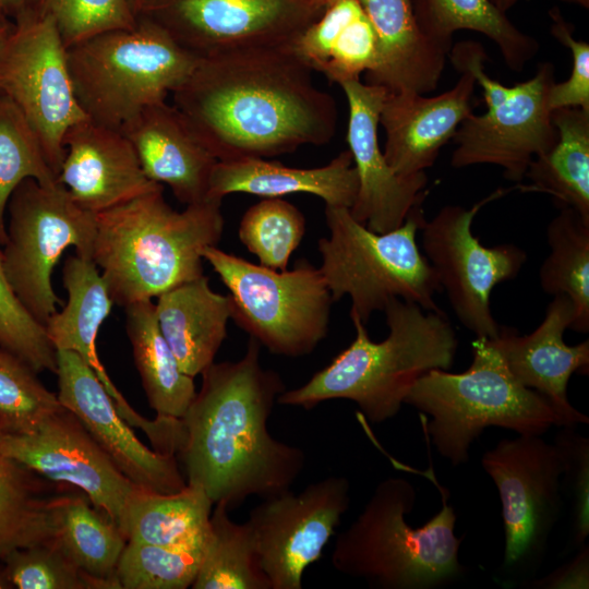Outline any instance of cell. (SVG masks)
I'll return each instance as SVG.
<instances>
[{
    "mask_svg": "<svg viewBox=\"0 0 589 589\" xmlns=\"http://www.w3.org/2000/svg\"><path fill=\"white\" fill-rule=\"evenodd\" d=\"M312 72L291 45L217 52L200 57L173 106L218 161L266 159L333 139L337 106Z\"/></svg>",
    "mask_w": 589,
    "mask_h": 589,
    "instance_id": "obj_1",
    "label": "cell"
},
{
    "mask_svg": "<svg viewBox=\"0 0 589 589\" xmlns=\"http://www.w3.org/2000/svg\"><path fill=\"white\" fill-rule=\"evenodd\" d=\"M181 418L179 455L187 484L229 509L251 495L263 498L290 489L305 465L297 446L273 437L267 422L286 389L280 375L261 363L250 337L238 361L213 362Z\"/></svg>",
    "mask_w": 589,
    "mask_h": 589,
    "instance_id": "obj_2",
    "label": "cell"
},
{
    "mask_svg": "<svg viewBox=\"0 0 589 589\" xmlns=\"http://www.w3.org/2000/svg\"><path fill=\"white\" fill-rule=\"evenodd\" d=\"M388 335L373 341L365 324L350 315L352 342L298 388L284 390L277 402L306 410L332 399L356 402L369 421L394 418L416 381L433 369L449 370L458 339L440 311L393 298L385 305Z\"/></svg>",
    "mask_w": 589,
    "mask_h": 589,
    "instance_id": "obj_3",
    "label": "cell"
},
{
    "mask_svg": "<svg viewBox=\"0 0 589 589\" xmlns=\"http://www.w3.org/2000/svg\"><path fill=\"white\" fill-rule=\"evenodd\" d=\"M220 206L207 199L178 212L159 188L97 214L93 260L113 303L152 300L204 275L202 252L224 231Z\"/></svg>",
    "mask_w": 589,
    "mask_h": 589,
    "instance_id": "obj_4",
    "label": "cell"
},
{
    "mask_svg": "<svg viewBox=\"0 0 589 589\" xmlns=\"http://www.w3.org/2000/svg\"><path fill=\"white\" fill-rule=\"evenodd\" d=\"M419 528L406 521L416 503L414 486L404 478H387L374 489L362 512L341 531L332 553L333 567L382 589H434L461 577L456 513L447 504Z\"/></svg>",
    "mask_w": 589,
    "mask_h": 589,
    "instance_id": "obj_5",
    "label": "cell"
},
{
    "mask_svg": "<svg viewBox=\"0 0 589 589\" xmlns=\"http://www.w3.org/2000/svg\"><path fill=\"white\" fill-rule=\"evenodd\" d=\"M472 362L461 373L433 369L419 377L405 404L421 414L424 433L453 466L466 464L473 441L490 426L542 435L563 420L546 397L520 384L494 341L476 337Z\"/></svg>",
    "mask_w": 589,
    "mask_h": 589,
    "instance_id": "obj_6",
    "label": "cell"
},
{
    "mask_svg": "<svg viewBox=\"0 0 589 589\" xmlns=\"http://www.w3.org/2000/svg\"><path fill=\"white\" fill-rule=\"evenodd\" d=\"M199 60L148 17L68 48L83 111L92 121L119 130L146 107L165 101Z\"/></svg>",
    "mask_w": 589,
    "mask_h": 589,
    "instance_id": "obj_7",
    "label": "cell"
},
{
    "mask_svg": "<svg viewBox=\"0 0 589 589\" xmlns=\"http://www.w3.org/2000/svg\"><path fill=\"white\" fill-rule=\"evenodd\" d=\"M325 218L329 235L317 242L318 268L334 302L350 298L349 315L366 325L393 298L440 311L434 300L440 284L417 243L425 221L421 205L402 225L382 233L357 221L347 207L325 206Z\"/></svg>",
    "mask_w": 589,
    "mask_h": 589,
    "instance_id": "obj_8",
    "label": "cell"
},
{
    "mask_svg": "<svg viewBox=\"0 0 589 589\" xmlns=\"http://www.w3.org/2000/svg\"><path fill=\"white\" fill-rule=\"evenodd\" d=\"M202 256L229 290L231 318L272 353L302 357L326 337L334 301L320 268L305 259L276 271L217 245Z\"/></svg>",
    "mask_w": 589,
    "mask_h": 589,
    "instance_id": "obj_9",
    "label": "cell"
},
{
    "mask_svg": "<svg viewBox=\"0 0 589 589\" xmlns=\"http://www.w3.org/2000/svg\"><path fill=\"white\" fill-rule=\"evenodd\" d=\"M1 250L5 277L25 310L41 325L62 303L52 287V271L69 248L93 259L96 214L81 207L58 181L28 178L12 193Z\"/></svg>",
    "mask_w": 589,
    "mask_h": 589,
    "instance_id": "obj_10",
    "label": "cell"
},
{
    "mask_svg": "<svg viewBox=\"0 0 589 589\" xmlns=\"http://www.w3.org/2000/svg\"><path fill=\"white\" fill-rule=\"evenodd\" d=\"M481 466L501 500L502 569L510 579L528 581L543 561L564 507L560 453L541 435H518L485 452Z\"/></svg>",
    "mask_w": 589,
    "mask_h": 589,
    "instance_id": "obj_11",
    "label": "cell"
},
{
    "mask_svg": "<svg viewBox=\"0 0 589 589\" xmlns=\"http://www.w3.org/2000/svg\"><path fill=\"white\" fill-rule=\"evenodd\" d=\"M0 91L22 111L58 176L65 133L88 118L74 93L68 49L49 13L38 10L13 23L0 44Z\"/></svg>",
    "mask_w": 589,
    "mask_h": 589,
    "instance_id": "obj_12",
    "label": "cell"
},
{
    "mask_svg": "<svg viewBox=\"0 0 589 589\" xmlns=\"http://www.w3.org/2000/svg\"><path fill=\"white\" fill-rule=\"evenodd\" d=\"M506 193L497 189L468 209L443 206L420 229L423 254L459 322L476 337L489 339L497 337L501 328L491 310L492 290L516 278L527 254L513 243L485 247L471 227L484 205Z\"/></svg>",
    "mask_w": 589,
    "mask_h": 589,
    "instance_id": "obj_13",
    "label": "cell"
},
{
    "mask_svg": "<svg viewBox=\"0 0 589 589\" xmlns=\"http://www.w3.org/2000/svg\"><path fill=\"white\" fill-rule=\"evenodd\" d=\"M330 0H154L142 12L199 57L291 45Z\"/></svg>",
    "mask_w": 589,
    "mask_h": 589,
    "instance_id": "obj_14",
    "label": "cell"
},
{
    "mask_svg": "<svg viewBox=\"0 0 589 589\" xmlns=\"http://www.w3.org/2000/svg\"><path fill=\"white\" fill-rule=\"evenodd\" d=\"M350 505V483L330 476L300 493L265 497L249 516L262 568L272 589H301L306 567L322 557Z\"/></svg>",
    "mask_w": 589,
    "mask_h": 589,
    "instance_id": "obj_15",
    "label": "cell"
},
{
    "mask_svg": "<svg viewBox=\"0 0 589 589\" xmlns=\"http://www.w3.org/2000/svg\"><path fill=\"white\" fill-rule=\"evenodd\" d=\"M554 82L553 64L540 63L536 75L513 86L504 100L483 115L470 113L453 136L452 166L495 165L506 179L522 181L530 163L557 140L548 106Z\"/></svg>",
    "mask_w": 589,
    "mask_h": 589,
    "instance_id": "obj_16",
    "label": "cell"
},
{
    "mask_svg": "<svg viewBox=\"0 0 589 589\" xmlns=\"http://www.w3.org/2000/svg\"><path fill=\"white\" fill-rule=\"evenodd\" d=\"M2 448L45 479L80 489L120 529L136 485L73 412L63 408L28 434L9 432Z\"/></svg>",
    "mask_w": 589,
    "mask_h": 589,
    "instance_id": "obj_17",
    "label": "cell"
},
{
    "mask_svg": "<svg viewBox=\"0 0 589 589\" xmlns=\"http://www.w3.org/2000/svg\"><path fill=\"white\" fill-rule=\"evenodd\" d=\"M58 399L139 488L172 493L187 485L177 456L153 450L120 417L94 370L74 351L56 350Z\"/></svg>",
    "mask_w": 589,
    "mask_h": 589,
    "instance_id": "obj_18",
    "label": "cell"
},
{
    "mask_svg": "<svg viewBox=\"0 0 589 589\" xmlns=\"http://www.w3.org/2000/svg\"><path fill=\"white\" fill-rule=\"evenodd\" d=\"M349 106L347 142L359 179L352 217L375 232H387L404 224L425 196V172L397 175L378 144L380 113L387 91L352 80L340 84Z\"/></svg>",
    "mask_w": 589,
    "mask_h": 589,
    "instance_id": "obj_19",
    "label": "cell"
},
{
    "mask_svg": "<svg viewBox=\"0 0 589 589\" xmlns=\"http://www.w3.org/2000/svg\"><path fill=\"white\" fill-rule=\"evenodd\" d=\"M63 146L58 182L96 215L163 188L146 177L132 143L119 129L86 119L68 130Z\"/></svg>",
    "mask_w": 589,
    "mask_h": 589,
    "instance_id": "obj_20",
    "label": "cell"
},
{
    "mask_svg": "<svg viewBox=\"0 0 589 589\" xmlns=\"http://www.w3.org/2000/svg\"><path fill=\"white\" fill-rule=\"evenodd\" d=\"M567 296H554L540 325L528 335L502 327L494 341L513 376L542 394L561 416L564 426L587 424L589 418L568 400L567 386L575 372L588 373L589 340L569 346L563 335L573 320Z\"/></svg>",
    "mask_w": 589,
    "mask_h": 589,
    "instance_id": "obj_21",
    "label": "cell"
},
{
    "mask_svg": "<svg viewBox=\"0 0 589 589\" xmlns=\"http://www.w3.org/2000/svg\"><path fill=\"white\" fill-rule=\"evenodd\" d=\"M476 81L468 73L449 91L426 97L413 92L388 93L380 113L386 135L384 157L401 177L425 172L460 123L472 113Z\"/></svg>",
    "mask_w": 589,
    "mask_h": 589,
    "instance_id": "obj_22",
    "label": "cell"
},
{
    "mask_svg": "<svg viewBox=\"0 0 589 589\" xmlns=\"http://www.w3.org/2000/svg\"><path fill=\"white\" fill-rule=\"evenodd\" d=\"M121 131L132 143L149 180L167 184L185 205L207 200L218 160L173 105L165 100L148 106Z\"/></svg>",
    "mask_w": 589,
    "mask_h": 589,
    "instance_id": "obj_23",
    "label": "cell"
},
{
    "mask_svg": "<svg viewBox=\"0 0 589 589\" xmlns=\"http://www.w3.org/2000/svg\"><path fill=\"white\" fill-rule=\"evenodd\" d=\"M68 293L65 305L46 322L45 330L55 350L77 353L96 373L120 417L132 428L145 430L149 420L136 412L105 370L96 348L98 332L109 316L113 301L93 259L70 255L62 267Z\"/></svg>",
    "mask_w": 589,
    "mask_h": 589,
    "instance_id": "obj_24",
    "label": "cell"
},
{
    "mask_svg": "<svg viewBox=\"0 0 589 589\" xmlns=\"http://www.w3.org/2000/svg\"><path fill=\"white\" fill-rule=\"evenodd\" d=\"M377 38V60L366 83L388 93L434 91L447 53L420 29L411 0H358Z\"/></svg>",
    "mask_w": 589,
    "mask_h": 589,
    "instance_id": "obj_25",
    "label": "cell"
},
{
    "mask_svg": "<svg viewBox=\"0 0 589 589\" xmlns=\"http://www.w3.org/2000/svg\"><path fill=\"white\" fill-rule=\"evenodd\" d=\"M359 189V179L349 149L327 165L293 168L265 158L217 161L212 172L207 199L223 201L231 193L262 197H281L292 193L313 194L325 206L350 208Z\"/></svg>",
    "mask_w": 589,
    "mask_h": 589,
    "instance_id": "obj_26",
    "label": "cell"
},
{
    "mask_svg": "<svg viewBox=\"0 0 589 589\" xmlns=\"http://www.w3.org/2000/svg\"><path fill=\"white\" fill-rule=\"evenodd\" d=\"M158 326L180 369L195 377L207 369L227 337L229 296L214 291L202 275L157 297Z\"/></svg>",
    "mask_w": 589,
    "mask_h": 589,
    "instance_id": "obj_27",
    "label": "cell"
},
{
    "mask_svg": "<svg viewBox=\"0 0 589 589\" xmlns=\"http://www.w3.org/2000/svg\"><path fill=\"white\" fill-rule=\"evenodd\" d=\"M557 140L529 165L520 187L551 195L560 207H570L589 221V111L568 107L552 110Z\"/></svg>",
    "mask_w": 589,
    "mask_h": 589,
    "instance_id": "obj_28",
    "label": "cell"
},
{
    "mask_svg": "<svg viewBox=\"0 0 589 589\" xmlns=\"http://www.w3.org/2000/svg\"><path fill=\"white\" fill-rule=\"evenodd\" d=\"M125 330L149 406L159 418L181 419L196 390L158 326L155 303L143 300L124 306Z\"/></svg>",
    "mask_w": 589,
    "mask_h": 589,
    "instance_id": "obj_29",
    "label": "cell"
},
{
    "mask_svg": "<svg viewBox=\"0 0 589 589\" xmlns=\"http://www.w3.org/2000/svg\"><path fill=\"white\" fill-rule=\"evenodd\" d=\"M418 25L425 37L448 55L453 35L473 31L489 37L506 65L521 71L539 51L538 41L520 31L489 0H411Z\"/></svg>",
    "mask_w": 589,
    "mask_h": 589,
    "instance_id": "obj_30",
    "label": "cell"
},
{
    "mask_svg": "<svg viewBox=\"0 0 589 589\" xmlns=\"http://www.w3.org/2000/svg\"><path fill=\"white\" fill-rule=\"evenodd\" d=\"M9 432L0 416V565L13 550L53 538L59 495L47 479L4 453Z\"/></svg>",
    "mask_w": 589,
    "mask_h": 589,
    "instance_id": "obj_31",
    "label": "cell"
},
{
    "mask_svg": "<svg viewBox=\"0 0 589 589\" xmlns=\"http://www.w3.org/2000/svg\"><path fill=\"white\" fill-rule=\"evenodd\" d=\"M213 505L203 490L189 484L172 493L136 486L120 530L127 541L170 546L201 543L207 536Z\"/></svg>",
    "mask_w": 589,
    "mask_h": 589,
    "instance_id": "obj_32",
    "label": "cell"
},
{
    "mask_svg": "<svg viewBox=\"0 0 589 589\" xmlns=\"http://www.w3.org/2000/svg\"><path fill=\"white\" fill-rule=\"evenodd\" d=\"M53 541L99 589H121L116 570L127 538L86 495L59 494L55 504Z\"/></svg>",
    "mask_w": 589,
    "mask_h": 589,
    "instance_id": "obj_33",
    "label": "cell"
},
{
    "mask_svg": "<svg viewBox=\"0 0 589 589\" xmlns=\"http://www.w3.org/2000/svg\"><path fill=\"white\" fill-rule=\"evenodd\" d=\"M550 253L539 269L542 290L554 297L567 296L574 308L569 328L589 332V221L570 207L546 227Z\"/></svg>",
    "mask_w": 589,
    "mask_h": 589,
    "instance_id": "obj_34",
    "label": "cell"
},
{
    "mask_svg": "<svg viewBox=\"0 0 589 589\" xmlns=\"http://www.w3.org/2000/svg\"><path fill=\"white\" fill-rule=\"evenodd\" d=\"M193 589H272L249 521L236 522L225 502L215 503Z\"/></svg>",
    "mask_w": 589,
    "mask_h": 589,
    "instance_id": "obj_35",
    "label": "cell"
},
{
    "mask_svg": "<svg viewBox=\"0 0 589 589\" xmlns=\"http://www.w3.org/2000/svg\"><path fill=\"white\" fill-rule=\"evenodd\" d=\"M28 178L41 184L58 181L35 131L14 101L0 93V245L7 240L9 200L17 185Z\"/></svg>",
    "mask_w": 589,
    "mask_h": 589,
    "instance_id": "obj_36",
    "label": "cell"
},
{
    "mask_svg": "<svg viewBox=\"0 0 589 589\" xmlns=\"http://www.w3.org/2000/svg\"><path fill=\"white\" fill-rule=\"evenodd\" d=\"M204 545L205 541L176 546L127 541L116 570L121 589L192 587Z\"/></svg>",
    "mask_w": 589,
    "mask_h": 589,
    "instance_id": "obj_37",
    "label": "cell"
},
{
    "mask_svg": "<svg viewBox=\"0 0 589 589\" xmlns=\"http://www.w3.org/2000/svg\"><path fill=\"white\" fill-rule=\"evenodd\" d=\"M305 235L300 209L281 197H264L243 214L238 236L260 265L285 271Z\"/></svg>",
    "mask_w": 589,
    "mask_h": 589,
    "instance_id": "obj_38",
    "label": "cell"
},
{
    "mask_svg": "<svg viewBox=\"0 0 589 589\" xmlns=\"http://www.w3.org/2000/svg\"><path fill=\"white\" fill-rule=\"evenodd\" d=\"M24 361L0 348V416L19 434L35 432L49 417L63 409Z\"/></svg>",
    "mask_w": 589,
    "mask_h": 589,
    "instance_id": "obj_39",
    "label": "cell"
},
{
    "mask_svg": "<svg viewBox=\"0 0 589 589\" xmlns=\"http://www.w3.org/2000/svg\"><path fill=\"white\" fill-rule=\"evenodd\" d=\"M3 572L17 589H99L50 539L10 552Z\"/></svg>",
    "mask_w": 589,
    "mask_h": 589,
    "instance_id": "obj_40",
    "label": "cell"
},
{
    "mask_svg": "<svg viewBox=\"0 0 589 589\" xmlns=\"http://www.w3.org/2000/svg\"><path fill=\"white\" fill-rule=\"evenodd\" d=\"M39 11L53 17L67 49L137 23L132 0H40Z\"/></svg>",
    "mask_w": 589,
    "mask_h": 589,
    "instance_id": "obj_41",
    "label": "cell"
},
{
    "mask_svg": "<svg viewBox=\"0 0 589 589\" xmlns=\"http://www.w3.org/2000/svg\"><path fill=\"white\" fill-rule=\"evenodd\" d=\"M0 348L13 353L36 373H56V350L45 326L22 305L13 292L2 267L0 249Z\"/></svg>",
    "mask_w": 589,
    "mask_h": 589,
    "instance_id": "obj_42",
    "label": "cell"
},
{
    "mask_svg": "<svg viewBox=\"0 0 589 589\" xmlns=\"http://www.w3.org/2000/svg\"><path fill=\"white\" fill-rule=\"evenodd\" d=\"M553 444L562 465V490L570 504V544L586 545L589 536V438L575 426H560Z\"/></svg>",
    "mask_w": 589,
    "mask_h": 589,
    "instance_id": "obj_43",
    "label": "cell"
},
{
    "mask_svg": "<svg viewBox=\"0 0 589 589\" xmlns=\"http://www.w3.org/2000/svg\"><path fill=\"white\" fill-rule=\"evenodd\" d=\"M377 38L364 11L346 23L332 40L326 60L318 72L338 85L360 80L374 69Z\"/></svg>",
    "mask_w": 589,
    "mask_h": 589,
    "instance_id": "obj_44",
    "label": "cell"
},
{
    "mask_svg": "<svg viewBox=\"0 0 589 589\" xmlns=\"http://www.w3.org/2000/svg\"><path fill=\"white\" fill-rule=\"evenodd\" d=\"M549 15L552 20L551 34L572 52L573 69L566 81L552 84L548 106L551 111L568 107L589 111V45L574 37L573 26L557 8L550 10Z\"/></svg>",
    "mask_w": 589,
    "mask_h": 589,
    "instance_id": "obj_45",
    "label": "cell"
},
{
    "mask_svg": "<svg viewBox=\"0 0 589 589\" xmlns=\"http://www.w3.org/2000/svg\"><path fill=\"white\" fill-rule=\"evenodd\" d=\"M448 53H450L453 67L460 73L470 74L476 84L481 86L486 108L501 103L512 93V87H507L485 74L483 65L488 56L480 43L458 41L452 46Z\"/></svg>",
    "mask_w": 589,
    "mask_h": 589,
    "instance_id": "obj_46",
    "label": "cell"
},
{
    "mask_svg": "<svg viewBox=\"0 0 589 589\" xmlns=\"http://www.w3.org/2000/svg\"><path fill=\"white\" fill-rule=\"evenodd\" d=\"M529 588L538 589H588L589 588V548L584 545L576 555L542 578L525 582Z\"/></svg>",
    "mask_w": 589,
    "mask_h": 589,
    "instance_id": "obj_47",
    "label": "cell"
},
{
    "mask_svg": "<svg viewBox=\"0 0 589 589\" xmlns=\"http://www.w3.org/2000/svg\"><path fill=\"white\" fill-rule=\"evenodd\" d=\"M40 0H0V13L7 17L14 19V22L23 19L24 16L38 11L34 5ZM13 22V23H14Z\"/></svg>",
    "mask_w": 589,
    "mask_h": 589,
    "instance_id": "obj_48",
    "label": "cell"
},
{
    "mask_svg": "<svg viewBox=\"0 0 589 589\" xmlns=\"http://www.w3.org/2000/svg\"><path fill=\"white\" fill-rule=\"evenodd\" d=\"M495 8H497L501 12L506 13L509 9H512L518 0H489ZM567 2H572L574 4L580 5L582 8L589 7V0H564Z\"/></svg>",
    "mask_w": 589,
    "mask_h": 589,
    "instance_id": "obj_49",
    "label": "cell"
},
{
    "mask_svg": "<svg viewBox=\"0 0 589 589\" xmlns=\"http://www.w3.org/2000/svg\"><path fill=\"white\" fill-rule=\"evenodd\" d=\"M13 23L8 19H0V44L5 38L10 29L12 28ZM1 93V91H0Z\"/></svg>",
    "mask_w": 589,
    "mask_h": 589,
    "instance_id": "obj_50",
    "label": "cell"
},
{
    "mask_svg": "<svg viewBox=\"0 0 589 589\" xmlns=\"http://www.w3.org/2000/svg\"><path fill=\"white\" fill-rule=\"evenodd\" d=\"M154 0H132L134 10L137 13L142 12L148 4H151Z\"/></svg>",
    "mask_w": 589,
    "mask_h": 589,
    "instance_id": "obj_51",
    "label": "cell"
},
{
    "mask_svg": "<svg viewBox=\"0 0 589 589\" xmlns=\"http://www.w3.org/2000/svg\"><path fill=\"white\" fill-rule=\"evenodd\" d=\"M0 19H7V17H4V16L0 13Z\"/></svg>",
    "mask_w": 589,
    "mask_h": 589,
    "instance_id": "obj_52",
    "label": "cell"
}]
</instances>
